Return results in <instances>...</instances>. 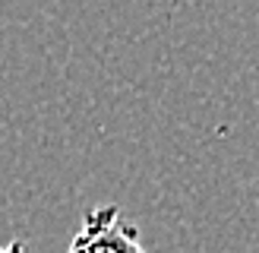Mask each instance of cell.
Wrapping results in <instances>:
<instances>
[{
    "label": "cell",
    "mask_w": 259,
    "mask_h": 253,
    "mask_svg": "<svg viewBox=\"0 0 259 253\" xmlns=\"http://www.w3.org/2000/svg\"><path fill=\"white\" fill-rule=\"evenodd\" d=\"M67 253H146V247L139 228L123 222L117 206H98L85 212Z\"/></svg>",
    "instance_id": "6da1fadb"
},
{
    "label": "cell",
    "mask_w": 259,
    "mask_h": 253,
    "mask_svg": "<svg viewBox=\"0 0 259 253\" xmlns=\"http://www.w3.org/2000/svg\"><path fill=\"white\" fill-rule=\"evenodd\" d=\"M0 253H29V250H25V244H22V240H10V244H4V247H0Z\"/></svg>",
    "instance_id": "7a4b0ae2"
}]
</instances>
